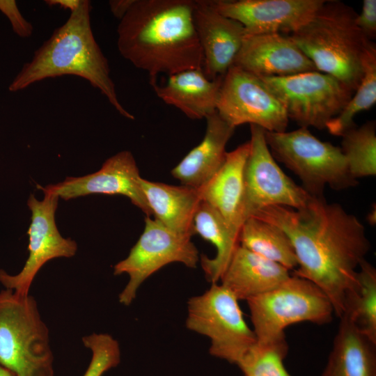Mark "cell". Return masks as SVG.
<instances>
[{"mask_svg": "<svg viewBox=\"0 0 376 376\" xmlns=\"http://www.w3.org/2000/svg\"><path fill=\"white\" fill-rule=\"evenodd\" d=\"M251 217L274 224L287 234L297 258L294 275L315 284L340 318L345 297L370 249L359 219L340 204L314 196L299 209L269 206Z\"/></svg>", "mask_w": 376, "mask_h": 376, "instance_id": "6da1fadb", "label": "cell"}, {"mask_svg": "<svg viewBox=\"0 0 376 376\" xmlns=\"http://www.w3.org/2000/svg\"><path fill=\"white\" fill-rule=\"evenodd\" d=\"M194 0H135L118 26L121 56L148 73L157 76L202 69L203 52L196 32Z\"/></svg>", "mask_w": 376, "mask_h": 376, "instance_id": "7a4b0ae2", "label": "cell"}, {"mask_svg": "<svg viewBox=\"0 0 376 376\" xmlns=\"http://www.w3.org/2000/svg\"><path fill=\"white\" fill-rule=\"evenodd\" d=\"M91 3L81 0L67 21L34 52L8 86L10 92L48 78L74 75L87 80L123 116L134 120L118 100L107 58L96 42L91 24Z\"/></svg>", "mask_w": 376, "mask_h": 376, "instance_id": "3957f363", "label": "cell"}, {"mask_svg": "<svg viewBox=\"0 0 376 376\" xmlns=\"http://www.w3.org/2000/svg\"><path fill=\"white\" fill-rule=\"evenodd\" d=\"M354 8L325 0L314 15L290 37L318 71L355 92L363 75V56L370 41L356 24Z\"/></svg>", "mask_w": 376, "mask_h": 376, "instance_id": "277c9868", "label": "cell"}, {"mask_svg": "<svg viewBox=\"0 0 376 376\" xmlns=\"http://www.w3.org/2000/svg\"><path fill=\"white\" fill-rule=\"evenodd\" d=\"M49 329L30 294L0 291V365L15 376H54Z\"/></svg>", "mask_w": 376, "mask_h": 376, "instance_id": "5b68a950", "label": "cell"}, {"mask_svg": "<svg viewBox=\"0 0 376 376\" xmlns=\"http://www.w3.org/2000/svg\"><path fill=\"white\" fill-rule=\"evenodd\" d=\"M265 139L274 159L292 171L312 196L324 197L326 186L342 190L357 185L341 148L320 141L307 127L291 132L265 131Z\"/></svg>", "mask_w": 376, "mask_h": 376, "instance_id": "8992f818", "label": "cell"}, {"mask_svg": "<svg viewBox=\"0 0 376 376\" xmlns=\"http://www.w3.org/2000/svg\"><path fill=\"white\" fill-rule=\"evenodd\" d=\"M246 302L258 343L285 337V329L293 324L329 323L334 314L327 295L311 281L296 275Z\"/></svg>", "mask_w": 376, "mask_h": 376, "instance_id": "52a82bcc", "label": "cell"}, {"mask_svg": "<svg viewBox=\"0 0 376 376\" xmlns=\"http://www.w3.org/2000/svg\"><path fill=\"white\" fill-rule=\"evenodd\" d=\"M238 301L221 284L211 283L188 300L185 322L189 330L209 338L212 356L235 365L257 341Z\"/></svg>", "mask_w": 376, "mask_h": 376, "instance_id": "ba28073f", "label": "cell"}, {"mask_svg": "<svg viewBox=\"0 0 376 376\" xmlns=\"http://www.w3.org/2000/svg\"><path fill=\"white\" fill-rule=\"evenodd\" d=\"M301 127L326 129L349 102L354 91L334 77L311 71L284 77H258Z\"/></svg>", "mask_w": 376, "mask_h": 376, "instance_id": "9c48e42d", "label": "cell"}, {"mask_svg": "<svg viewBox=\"0 0 376 376\" xmlns=\"http://www.w3.org/2000/svg\"><path fill=\"white\" fill-rule=\"evenodd\" d=\"M199 253L191 237L176 234L150 217H146L143 231L128 256L113 266L116 276L126 274L129 281L118 295L119 302L130 306L141 285L164 266L180 263L196 268Z\"/></svg>", "mask_w": 376, "mask_h": 376, "instance_id": "30bf717a", "label": "cell"}, {"mask_svg": "<svg viewBox=\"0 0 376 376\" xmlns=\"http://www.w3.org/2000/svg\"><path fill=\"white\" fill-rule=\"evenodd\" d=\"M216 111L233 127L245 123L285 132L289 119L275 95L257 76L235 65L224 75Z\"/></svg>", "mask_w": 376, "mask_h": 376, "instance_id": "8fae6325", "label": "cell"}, {"mask_svg": "<svg viewBox=\"0 0 376 376\" xmlns=\"http://www.w3.org/2000/svg\"><path fill=\"white\" fill-rule=\"evenodd\" d=\"M250 150L244 169L246 219L269 206L299 209L313 197L277 164L265 139V130L251 125Z\"/></svg>", "mask_w": 376, "mask_h": 376, "instance_id": "7c38bea8", "label": "cell"}, {"mask_svg": "<svg viewBox=\"0 0 376 376\" xmlns=\"http://www.w3.org/2000/svg\"><path fill=\"white\" fill-rule=\"evenodd\" d=\"M44 195L39 201L31 194L27 201L31 217L27 231L29 257L24 267L16 274L0 269V283L19 295L30 294L33 279L46 263L56 258H71L77 251L76 242L63 237L57 228L55 212L59 198L48 192Z\"/></svg>", "mask_w": 376, "mask_h": 376, "instance_id": "4fadbf2b", "label": "cell"}, {"mask_svg": "<svg viewBox=\"0 0 376 376\" xmlns=\"http://www.w3.org/2000/svg\"><path fill=\"white\" fill-rule=\"evenodd\" d=\"M141 176L131 152L123 150L107 159L97 171L80 177H67L63 182L37 188L70 200L89 194L123 195L146 217H151L140 185Z\"/></svg>", "mask_w": 376, "mask_h": 376, "instance_id": "5bb4252c", "label": "cell"}, {"mask_svg": "<svg viewBox=\"0 0 376 376\" xmlns=\"http://www.w3.org/2000/svg\"><path fill=\"white\" fill-rule=\"evenodd\" d=\"M325 0H210L221 14L243 25L246 34L290 35L304 25Z\"/></svg>", "mask_w": 376, "mask_h": 376, "instance_id": "9a60e30c", "label": "cell"}, {"mask_svg": "<svg viewBox=\"0 0 376 376\" xmlns=\"http://www.w3.org/2000/svg\"><path fill=\"white\" fill-rule=\"evenodd\" d=\"M193 19L203 52V73L211 80L224 77L242 47L244 27L218 12L210 0H194Z\"/></svg>", "mask_w": 376, "mask_h": 376, "instance_id": "2e32d148", "label": "cell"}, {"mask_svg": "<svg viewBox=\"0 0 376 376\" xmlns=\"http://www.w3.org/2000/svg\"><path fill=\"white\" fill-rule=\"evenodd\" d=\"M233 65L257 77H284L318 70L289 35L278 33L246 34Z\"/></svg>", "mask_w": 376, "mask_h": 376, "instance_id": "e0dca14e", "label": "cell"}, {"mask_svg": "<svg viewBox=\"0 0 376 376\" xmlns=\"http://www.w3.org/2000/svg\"><path fill=\"white\" fill-rule=\"evenodd\" d=\"M249 150V141L235 150L227 152L220 169L205 185L198 189L201 200L212 206L237 235L246 219L244 169Z\"/></svg>", "mask_w": 376, "mask_h": 376, "instance_id": "ac0fdd59", "label": "cell"}, {"mask_svg": "<svg viewBox=\"0 0 376 376\" xmlns=\"http://www.w3.org/2000/svg\"><path fill=\"white\" fill-rule=\"evenodd\" d=\"M203 140L171 170L182 185L199 189L220 169L226 157V146L235 132L217 111L205 118Z\"/></svg>", "mask_w": 376, "mask_h": 376, "instance_id": "d6986e66", "label": "cell"}, {"mask_svg": "<svg viewBox=\"0 0 376 376\" xmlns=\"http://www.w3.org/2000/svg\"><path fill=\"white\" fill-rule=\"evenodd\" d=\"M289 271L239 245L220 281L239 301H246L280 285L290 276Z\"/></svg>", "mask_w": 376, "mask_h": 376, "instance_id": "ffe728a7", "label": "cell"}, {"mask_svg": "<svg viewBox=\"0 0 376 376\" xmlns=\"http://www.w3.org/2000/svg\"><path fill=\"white\" fill-rule=\"evenodd\" d=\"M223 77H206L202 69H191L167 77L162 85L152 86L157 96L193 120L206 118L214 113Z\"/></svg>", "mask_w": 376, "mask_h": 376, "instance_id": "44dd1931", "label": "cell"}, {"mask_svg": "<svg viewBox=\"0 0 376 376\" xmlns=\"http://www.w3.org/2000/svg\"><path fill=\"white\" fill-rule=\"evenodd\" d=\"M140 185L155 220L176 234L189 237L194 235V219L202 201L198 189L143 178Z\"/></svg>", "mask_w": 376, "mask_h": 376, "instance_id": "7402d4cb", "label": "cell"}, {"mask_svg": "<svg viewBox=\"0 0 376 376\" xmlns=\"http://www.w3.org/2000/svg\"><path fill=\"white\" fill-rule=\"evenodd\" d=\"M322 376H376V343L342 315Z\"/></svg>", "mask_w": 376, "mask_h": 376, "instance_id": "603a6c76", "label": "cell"}, {"mask_svg": "<svg viewBox=\"0 0 376 376\" xmlns=\"http://www.w3.org/2000/svg\"><path fill=\"white\" fill-rule=\"evenodd\" d=\"M194 233L212 243L216 255L200 257L202 269L210 283H218L235 251L240 245L239 235L233 233L221 216L207 203L201 201L194 219Z\"/></svg>", "mask_w": 376, "mask_h": 376, "instance_id": "cb8c5ba5", "label": "cell"}, {"mask_svg": "<svg viewBox=\"0 0 376 376\" xmlns=\"http://www.w3.org/2000/svg\"><path fill=\"white\" fill-rule=\"evenodd\" d=\"M240 245L288 270L298 266L294 247L287 234L279 227L250 217L245 220L239 235Z\"/></svg>", "mask_w": 376, "mask_h": 376, "instance_id": "d4e9b609", "label": "cell"}, {"mask_svg": "<svg viewBox=\"0 0 376 376\" xmlns=\"http://www.w3.org/2000/svg\"><path fill=\"white\" fill-rule=\"evenodd\" d=\"M342 315L376 343V269L366 259L359 266L355 284L345 297Z\"/></svg>", "mask_w": 376, "mask_h": 376, "instance_id": "484cf974", "label": "cell"}, {"mask_svg": "<svg viewBox=\"0 0 376 376\" xmlns=\"http://www.w3.org/2000/svg\"><path fill=\"white\" fill-rule=\"evenodd\" d=\"M362 65L363 75L359 87L342 111L326 126L333 135L341 136L355 126L354 116L368 110L376 102V45L373 41H370L365 49Z\"/></svg>", "mask_w": 376, "mask_h": 376, "instance_id": "4316f807", "label": "cell"}, {"mask_svg": "<svg viewBox=\"0 0 376 376\" xmlns=\"http://www.w3.org/2000/svg\"><path fill=\"white\" fill-rule=\"evenodd\" d=\"M340 148L351 175L359 178L376 174V125L367 121L359 127H351L342 134Z\"/></svg>", "mask_w": 376, "mask_h": 376, "instance_id": "83f0119b", "label": "cell"}, {"mask_svg": "<svg viewBox=\"0 0 376 376\" xmlns=\"http://www.w3.org/2000/svg\"><path fill=\"white\" fill-rule=\"evenodd\" d=\"M288 352L285 336L266 343H256L237 363L244 376H292L284 366Z\"/></svg>", "mask_w": 376, "mask_h": 376, "instance_id": "f1b7e54d", "label": "cell"}, {"mask_svg": "<svg viewBox=\"0 0 376 376\" xmlns=\"http://www.w3.org/2000/svg\"><path fill=\"white\" fill-rule=\"evenodd\" d=\"M82 342L91 352L90 363L83 376H102L120 362V345L110 334L93 333L83 337Z\"/></svg>", "mask_w": 376, "mask_h": 376, "instance_id": "f546056e", "label": "cell"}, {"mask_svg": "<svg viewBox=\"0 0 376 376\" xmlns=\"http://www.w3.org/2000/svg\"><path fill=\"white\" fill-rule=\"evenodd\" d=\"M0 11L8 19L13 31L20 38L32 36L33 28L20 13L14 0H0Z\"/></svg>", "mask_w": 376, "mask_h": 376, "instance_id": "4dcf8cb0", "label": "cell"}, {"mask_svg": "<svg viewBox=\"0 0 376 376\" xmlns=\"http://www.w3.org/2000/svg\"><path fill=\"white\" fill-rule=\"evenodd\" d=\"M356 24L366 38L370 40L376 38V0H363Z\"/></svg>", "mask_w": 376, "mask_h": 376, "instance_id": "1f68e13d", "label": "cell"}, {"mask_svg": "<svg viewBox=\"0 0 376 376\" xmlns=\"http://www.w3.org/2000/svg\"><path fill=\"white\" fill-rule=\"evenodd\" d=\"M135 0H111L109 1L110 10L120 20L127 14Z\"/></svg>", "mask_w": 376, "mask_h": 376, "instance_id": "d6a6232c", "label": "cell"}, {"mask_svg": "<svg viewBox=\"0 0 376 376\" xmlns=\"http://www.w3.org/2000/svg\"><path fill=\"white\" fill-rule=\"evenodd\" d=\"M45 3L49 6H59L64 10L74 12L79 7L81 0H46Z\"/></svg>", "mask_w": 376, "mask_h": 376, "instance_id": "836d02e7", "label": "cell"}, {"mask_svg": "<svg viewBox=\"0 0 376 376\" xmlns=\"http://www.w3.org/2000/svg\"><path fill=\"white\" fill-rule=\"evenodd\" d=\"M0 376H15L11 371L0 365Z\"/></svg>", "mask_w": 376, "mask_h": 376, "instance_id": "e575fe53", "label": "cell"}, {"mask_svg": "<svg viewBox=\"0 0 376 376\" xmlns=\"http://www.w3.org/2000/svg\"><path fill=\"white\" fill-rule=\"evenodd\" d=\"M368 220L370 224L373 225L375 224V209L371 210V212L368 215Z\"/></svg>", "mask_w": 376, "mask_h": 376, "instance_id": "d590c367", "label": "cell"}]
</instances>
